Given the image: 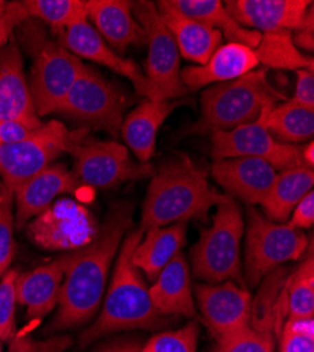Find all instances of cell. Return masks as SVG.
<instances>
[{
    "mask_svg": "<svg viewBox=\"0 0 314 352\" xmlns=\"http://www.w3.org/2000/svg\"><path fill=\"white\" fill-rule=\"evenodd\" d=\"M134 209L128 201L113 206L92 243L61 256L64 282L58 311L45 331L75 329L91 321L102 306L111 263L128 228Z\"/></svg>",
    "mask_w": 314,
    "mask_h": 352,
    "instance_id": "6da1fadb",
    "label": "cell"
},
{
    "mask_svg": "<svg viewBox=\"0 0 314 352\" xmlns=\"http://www.w3.org/2000/svg\"><path fill=\"white\" fill-rule=\"evenodd\" d=\"M230 200V196L210 186L206 172L189 155L177 154L164 161L153 175L138 230L146 232L189 220H206L213 206Z\"/></svg>",
    "mask_w": 314,
    "mask_h": 352,
    "instance_id": "7a4b0ae2",
    "label": "cell"
},
{
    "mask_svg": "<svg viewBox=\"0 0 314 352\" xmlns=\"http://www.w3.org/2000/svg\"><path fill=\"white\" fill-rule=\"evenodd\" d=\"M142 234L141 230L131 231L122 243L100 314L79 337L82 346L117 331L158 330L169 322V317L155 310L148 286L131 261Z\"/></svg>",
    "mask_w": 314,
    "mask_h": 352,
    "instance_id": "3957f363",
    "label": "cell"
},
{
    "mask_svg": "<svg viewBox=\"0 0 314 352\" xmlns=\"http://www.w3.org/2000/svg\"><path fill=\"white\" fill-rule=\"evenodd\" d=\"M268 69H255L238 79L209 86L202 95L201 119L181 130L179 137L230 131L265 117L287 100L268 79Z\"/></svg>",
    "mask_w": 314,
    "mask_h": 352,
    "instance_id": "277c9868",
    "label": "cell"
},
{
    "mask_svg": "<svg viewBox=\"0 0 314 352\" xmlns=\"http://www.w3.org/2000/svg\"><path fill=\"white\" fill-rule=\"evenodd\" d=\"M23 45L33 58L30 94L36 114L56 113L85 68L80 58L61 43L48 40L41 23L28 19L19 24Z\"/></svg>",
    "mask_w": 314,
    "mask_h": 352,
    "instance_id": "5b68a950",
    "label": "cell"
},
{
    "mask_svg": "<svg viewBox=\"0 0 314 352\" xmlns=\"http://www.w3.org/2000/svg\"><path fill=\"white\" fill-rule=\"evenodd\" d=\"M244 230L243 213L234 199L218 204L212 226L202 230L201 237L190 250L194 278L208 283L234 282L244 286L241 270Z\"/></svg>",
    "mask_w": 314,
    "mask_h": 352,
    "instance_id": "8992f818",
    "label": "cell"
},
{
    "mask_svg": "<svg viewBox=\"0 0 314 352\" xmlns=\"http://www.w3.org/2000/svg\"><path fill=\"white\" fill-rule=\"evenodd\" d=\"M245 280L258 285L268 274L284 262L299 261L307 251V237L287 223H273L254 206H247Z\"/></svg>",
    "mask_w": 314,
    "mask_h": 352,
    "instance_id": "52a82bcc",
    "label": "cell"
},
{
    "mask_svg": "<svg viewBox=\"0 0 314 352\" xmlns=\"http://www.w3.org/2000/svg\"><path fill=\"white\" fill-rule=\"evenodd\" d=\"M68 153L75 160L76 179L91 188L109 189L154 175L150 164L134 162L124 145L116 141L91 140L87 131H78Z\"/></svg>",
    "mask_w": 314,
    "mask_h": 352,
    "instance_id": "ba28073f",
    "label": "cell"
},
{
    "mask_svg": "<svg viewBox=\"0 0 314 352\" xmlns=\"http://www.w3.org/2000/svg\"><path fill=\"white\" fill-rule=\"evenodd\" d=\"M78 131L71 133L61 122L41 124L27 138L10 145H0V176L13 193L34 175L68 153Z\"/></svg>",
    "mask_w": 314,
    "mask_h": 352,
    "instance_id": "9c48e42d",
    "label": "cell"
},
{
    "mask_svg": "<svg viewBox=\"0 0 314 352\" xmlns=\"http://www.w3.org/2000/svg\"><path fill=\"white\" fill-rule=\"evenodd\" d=\"M126 109L127 98L123 92L98 71L85 65L56 113L117 137Z\"/></svg>",
    "mask_w": 314,
    "mask_h": 352,
    "instance_id": "30bf717a",
    "label": "cell"
},
{
    "mask_svg": "<svg viewBox=\"0 0 314 352\" xmlns=\"http://www.w3.org/2000/svg\"><path fill=\"white\" fill-rule=\"evenodd\" d=\"M133 14L146 33L148 56L146 78L159 100L185 96L188 89L181 79V55L177 43L164 24L157 5L147 0L133 3Z\"/></svg>",
    "mask_w": 314,
    "mask_h": 352,
    "instance_id": "8fae6325",
    "label": "cell"
},
{
    "mask_svg": "<svg viewBox=\"0 0 314 352\" xmlns=\"http://www.w3.org/2000/svg\"><path fill=\"white\" fill-rule=\"evenodd\" d=\"M99 224L82 203L56 199L27 226L30 241L48 251H75L95 240Z\"/></svg>",
    "mask_w": 314,
    "mask_h": 352,
    "instance_id": "7c38bea8",
    "label": "cell"
},
{
    "mask_svg": "<svg viewBox=\"0 0 314 352\" xmlns=\"http://www.w3.org/2000/svg\"><path fill=\"white\" fill-rule=\"evenodd\" d=\"M210 142L214 161L241 157L256 158L268 162L279 172L306 166L302 154L303 146L283 144L275 140L264 126V117L258 122L230 131L213 133Z\"/></svg>",
    "mask_w": 314,
    "mask_h": 352,
    "instance_id": "4fadbf2b",
    "label": "cell"
},
{
    "mask_svg": "<svg viewBox=\"0 0 314 352\" xmlns=\"http://www.w3.org/2000/svg\"><path fill=\"white\" fill-rule=\"evenodd\" d=\"M193 290L202 320L217 341L252 324V298L244 286L234 282L199 283Z\"/></svg>",
    "mask_w": 314,
    "mask_h": 352,
    "instance_id": "5bb4252c",
    "label": "cell"
},
{
    "mask_svg": "<svg viewBox=\"0 0 314 352\" xmlns=\"http://www.w3.org/2000/svg\"><path fill=\"white\" fill-rule=\"evenodd\" d=\"M224 6L238 24L261 34L299 32L314 23L310 0H227Z\"/></svg>",
    "mask_w": 314,
    "mask_h": 352,
    "instance_id": "9a60e30c",
    "label": "cell"
},
{
    "mask_svg": "<svg viewBox=\"0 0 314 352\" xmlns=\"http://www.w3.org/2000/svg\"><path fill=\"white\" fill-rule=\"evenodd\" d=\"M60 43L78 58H85V60L107 67L109 69L127 78L133 83L137 95L146 96L148 100H159L144 72L131 60H126L117 52H114L95 30V27L88 21V19L64 28L63 32H60Z\"/></svg>",
    "mask_w": 314,
    "mask_h": 352,
    "instance_id": "2e32d148",
    "label": "cell"
},
{
    "mask_svg": "<svg viewBox=\"0 0 314 352\" xmlns=\"http://www.w3.org/2000/svg\"><path fill=\"white\" fill-rule=\"evenodd\" d=\"M276 175V169L268 162L247 157L218 160L212 166V176L227 196L243 200L247 206L264 201Z\"/></svg>",
    "mask_w": 314,
    "mask_h": 352,
    "instance_id": "e0dca14e",
    "label": "cell"
},
{
    "mask_svg": "<svg viewBox=\"0 0 314 352\" xmlns=\"http://www.w3.org/2000/svg\"><path fill=\"white\" fill-rule=\"evenodd\" d=\"M133 3L126 0H89L87 19L106 44L119 55L131 45H147L146 33L133 14Z\"/></svg>",
    "mask_w": 314,
    "mask_h": 352,
    "instance_id": "ac0fdd59",
    "label": "cell"
},
{
    "mask_svg": "<svg viewBox=\"0 0 314 352\" xmlns=\"http://www.w3.org/2000/svg\"><path fill=\"white\" fill-rule=\"evenodd\" d=\"M79 186V181L74 172L63 164H51L33 178L24 182L13 195L16 199L14 221L17 228L32 217L41 214L61 195L74 192Z\"/></svg>",
    "mask_w": 314,
    "mask_h": 352,
    "instance_id": "d6986e66",
    "label": "cell"
},
{
    "mask_svg": "<svg viewBox=\"0 0 314 352\" xmlns=\"http://www.w3.org/2000/svg\"><path fill=\"white\" fill-rule=\"evenodd\" d=\"M258 67L260 63L254 48L238 43H227L212 54L206 64L181 71V79L189 92L238 79Z\"/></svg>",
    "mask_w": 314,
    "mask_h": 352,
    "instance_id": "ffe728a7",
    "label": "cell"
},
{
    "mask_svg": "<svg viewBox=\"0 0 314 352\" xmlns=\"http://www.w3.org/2000/svg\"><path fill=\"white\" fill-rule=\"evenodd\" d=\"M0 120L41 123L24 75L20 48L13 40L0 50Z\"/></svg>",
    "mask_w": 314,
    "mask_h": 352,
    "instance_id": "44dd1931",
    "label": "cell"
},
{
    "mask_svg": "<svg viewBox=\"0 0 314 352\" xmlns=\"http://www.w3.org/2000/svg\"><path fill=\"white\" fill-rule=\"evenodd\" d=\"M155 310L165 317H186L197 320V310L193 298L189 263L179 252L161 271L153 286L148 287Z\"/></svg>",
    "mask_w": 314,
    "mask_h": 352,
    "instance_id": "7402d4cb",
    "label": "cell"
},
{
    "mask_svg": "<svg viewBox=\"0 0 314 352\" xmlns=\"http://www.w3.org/2000/svg\"><path fill=\"white\" fill-rule=\"evenodd\" d=\"M155 5L164 24L177 43L179 55L197 65L206 64L212 54L221 45V34L178 12L168 0H161Z\"/></svg>",
    "mask_w": 314,
    "mask_h": 352,
    "instance_id": "603a6c76",
    "label": "cell"
},
{
    "mask_svg": "<svg viewBox=\"0 0 314 352\" xmlns=\"http://www.w3.org/2000/svg\"><path fill=\"white\" fill-rule=\"evenodd\" d=\"M64 282L61 256L33 271L19 274L16 279V300L27 307L28 318H41L58 306Z\"/></svg>",
    "mask_w": 314,
    "mask_h": 352,
    "instance_id": "cb8c5ba5",
    "label": "cell"
},
{
    "mask_svg": "<svg viewBox=\"0 0 314 352\" xmlns=\"http://www.w3.org/2000/svg\"><path fill=\"white\" fill-rule=\"evenodd\" d=\"M179 106V100H147L124 117L120 133L141 164H148L154 157L157 133Z\"/></svg>",
    "mask_w": 314,
    "mask_h": 352,
    "instance_id": "d4e9b609",
    "label": "cell"
},
{
    "mask_svg": "<svg viewBox=\"0 0 314 352\" xmlns=\"http://www.w3.org/2000/svg\"><path fill=\"white\" fill-rule=\"evenodd\" d=\"M131 261L147 279L155 280L161 271L181 252L186 243V223H177L146 231Z\"/></svg>",
    "mask_w": 314,
    "mask_h": 352,
    "instance_id": "484cf974",
    "label": "cell"
},
{
    "mask_svg": "<svg viewBox=\"0 0 314 352\" xmlns=\"http://www.w3.org/2000/svg\"><path fill=\"white\" fill-rule=\"evenodd\" d=\"M169 5L185 16L218 32L228 43L255 48L262 34L238 24L220 0H168Z\"/></svg>",
    "mask_w": 314,
    "mask_h": 352,
    "instance_id": "4316f807",
    "label": "cell"
},
{
    "mask_svg": "<svg viewBox=\"0 0 314 352\" xmlns=\"http://www.w3.org/2000/svg\"><path fill=\"white\" fill-rule=\"evenodd\" d=\"M313 168L299 166L280 170L275 182L261 203L265 217L273 223H287L296 204L313 190Z\"/></svg>",
    "mask_w": 314,
    "mask_h": 352,
    "instance_id": "83f0119b",
    "label": "cell"
},
{
    "mask_svg": "<svg viewBox=\"0 0 314 352\" xmlns=\"http://www.w3.org/2000/svg\"><path fill=\"white\" fill-rule=\"evenodd\" d=\"M264 126L279 142L291 145L310 142L314 135V110L291 99L284 100L264 117Z\"/></svg>",
    "mask_w": 314,
    "mask_h": 352,
    "instance_id": "f1b7e54d",
    "label": "cell"
},
{
    "mask_svg": "<svg viewBox=\"0 0 314 352\" xmlns=\"http://www.w3.org/2000/svg\"><path fill=\"white\" fill-rule=\"evenodd\" d=\"M260 65L264 68L299 71L314 69L313 58L300 52L291 32L264 33L258 45L254 48Z\"/></svg>",
    "mask_w": 314,
    "mask_h": 352,
    "instance_id": "f546056e",
    "label": "cell"
},
{
    "mask_svg": "<svg viewBox=\"0 0 314 352\" xmlns=\"http://www.w3.org/2000/svg\"><path fill=\"white\" fill-rule=\"evenodd\" d=\"M21 5L27 19L48 24L58 32L87 19L85 0H24Z\"/></svg>",
    "mask_w": 314,
    "mask_h": 352,
    "instance_id": "4dcf8cb0",
    "label": "cell"
},
{
    "mask_svg": "<svg viewBox=\"0 0 314 352\" xmlns=\"http://www.w3.org/2000/svg\"><path fill=\"white\" fill-rule=\"evenodd\" d=\"M289 318L314 317V258L313 248L287 282Z\"/></svg>",
    "mask_w": 314,
    "mask_h": 352,
    "instance_id": "1f68e13d",
    "label": "cell"
},
{
    "mask_svg": "<svg viewBox=\"0 0 314 352\" xmlns=\"http://www.w3.org/2000/svg\"><path fill=\"white\" fill-rule=\"evenodd\" d=\"M213 352H275V341L269 327L251 324L240 333L218 340Z\"/></svg>",
    "mask_w": 314,
    "mask_h": 352,
    "instance_id": "d6a6232c",
    "label": "cell"
},
{
    "mask_svg": "<svg viewBox=\"0 0 314 352\" xmlns=\"http://www.w3.org/2000/svg\"><path fill=\"white\" fill-rule=\"evenodd\" d=\"M197 340L199 324L192 320L179 330L155 334L138 352H196Z\"/></svg>",
    "mask_w": 314,
    "mask_h": 352,
    "instance_id": "836d02e7",
    "label": "cell"
},
{
    "mask_svg": "<svg viewBox=\"0 0 314 352\" xmlns=\"http://www.w3.org/2000/svg\"><path fill=\"white\" fill-rule=\"evenodd\" d=\"M13 192L0 185V274H5L14 255Z\"/></svg>",
    "mask_w": 314,
    "mask_h": 352,
    "instance_id": "e575fe53",
    "label": "cell"
},
{
    "mask_svg": "<svg viewBox=\"0 0 314 352\" xmlns=\"http://www.w3.org/2000/svg\"><path fill=\"white\" fill-rule=\"evenodd\" d=\"M279 352H314V320L289 318L282 327Z\"/></svg>",
    "mask_w": 314,
    "mask_h": 352,
    "instance_id": "d590c367",
    "label": "cell"
},
{
    "mask_svg": "<svg viewBox=\"0 0 314 352\" xmlns=\"http://www.w3.org/2000/svg\"><path fill=\"white\" fill-rule=\"evenodd\" d=\"M16 270L6 271L0 279V342L14 338V314H16Z\"/></svg>",
    "mask_w": 314,
    "mask_h": 352,
    "instance_id": "8d00e7d4",
    "label": "cell"
},
{
    "mask_svg": "<svg viewBox=\"0 0 314 352\" xmlns=\"http://www.w3.org/2000/svg\"><path fill=\"white\" fill-rule=\"evenodd\" d=\"M43 123L34 124L21 120H0V145H10L23 141Z\"/></svg>",
    "mask_w": 314,
    "mask_h": 352,
    "instance_id": "74e56055",
    "label": "cell"
},
{
    "mask_svg": "<svg viewBox=\"0 0 314 352\" xmlns=\"http://www.w3.org/2000/svg\"><path fill=\"white\" fill-rule=\"evenodd\" d=\"M293 103L314 110V72L313 69L296 71V89L291 99Z\"/></svg>",
    "mask_w": 314,
    "mask_h": 352,
    "instance_id": "f35d334b",
    "label": "cell"
},
{
    "mask_svg": "<svg viewBox=\"0 0 314 352\" xmlns=\"http://www.w3.org/2000/svg\"><path fill=\"white\" fill-rule=\"evenodd\" d=\"M314 223V193L309 192L293 209L287 224L296 230H309Z\"/></svg>",
    "mask_w": 314,
    "mask_h": 352,
    "instance_id": "ab89813d",
    "label": "cell"
},
{
    "mask_svg": "<svg viewBox=\"0 0 314 352\" xmlns=\"http://www.w3.org/2000/svg\"><path fill=\"white\" fill-rule=\"evenodd\" d=\"M25 20L28 19L24 13L21 2L8 3L5 14L0 19V41L8 43L13 33V28Z\"/></svg>",
    "mask_w": 314,
    "mask_h": 352,
    "instance_id": "60d3db41",
    "label": "cell"
},
{
    "mask_svg": "<svg viewBox=\"0 0 314 352\" xmlns=\"http://www.w3.org/2000/svg\"><path fill=\"white\" fill-rule=\"evenodd\" d=\"M141 344L134 338H119L106 345H102L95 352H138Z\"/></svg>",
    "mask_w": 314,
    "mask_h": 352,
    "instance_id": "b9f144b4",
    "label": "cell"
},
{
    "mask_svg": "<svg viewBox=\"0 0 314 352\" xmlns=\"http://www.w3.org/2000/svg\"><path fill=\"white\" fill-rule=\"evenodd\" d=\"M296 47L299 48H303V50H307V51H311L313 50V25L310 27H304L302 28V30L298 32V34L295 36L293 38Z\"/></svg>",
    "mask_w": 314,
    "mask_h": 352,
    "instance_id": "7bdbcfd3",
    "label": "cell"
},
{
    "mask_svg": "<svg viewBox=\"0 0 314 352\" xmlns=\"http://www.w3.org/2000/svg\"><path fill=\"white\" fill-rule=\"evenodd\" d=\"M10 341V352H36V342L32 338L14 337Z\"/></svg>",
    "mask_w": 314,
    "mask_h": 352,
    "instance_id": "ee69618b",
    "label": "cell"
},
{
    "mask_svg": "<svg viewBox=\"0 0 314 352\" xmlns=\"http://www.w3.org/2000/svg\"><path fill=\"white\" fill-rule=\"evenodd\" d=\"M314 144H313V141H310V142H307V145H304L303 146V161H304V164H306V166H309V168H313V162H314Z\"/></svg>",
    "mask_w": 314,
    "mask_h": 352,
    "instance_id": "f6af8a7d",
    "label": "cell"
},
{
    "mask_svg": "<svg viewBox=\"0 0 314 352\" xmlns=\"http://www.w3.org/2000/svg\"><path fill=\"white\" fill-rule=\"evenodd\" d=\"M6 8H8V2H3V0H0V19H2V16L5 14Z\"/></svg>",
    "mask_w": 314,
    "mask_h": 352,
    "instance_id": "bcb514c9",
    "label": "cell"
},
{
    "mask_svg": "<svg viewBox=\"0 0 314 352\" xmlns=\"http://www.w3.org/2000/svg\"><path fill=\"white\" fill-rule=\"evenodd\" d=\"M8 43H9V41H8ZM8 43H2V41H0V50H2Z\"/></svg>",
    "mask_w": 314,
    "mask_h": 352,
    "instance_id": "7dc6e473",
    "label": "cell"
},
{
    "mask_svg": "<svg viewBox=\"0 0 314 352\" xmlns=\"http://www.w3.org/2000/svg\"><path fill=\"white\" fill-rule=\"evenodd\" d=\"M3 342H0V352H3V345H2Z\"/></svg>",
    "mask_w": 314,
    "mask_h": 352,
    "instance_id": "c3c4849f",
    "label": "cell"
},
{
    "mask_svg": "<svg viewBox=\"0 0 314 352\" xmlns=\"http://www.w3.org/2000/svg\"><path fill=\"white\" fill-rule=\"evenodd\" d=\"M2 276H3V274H0V279H2Z\"/></svg>",
    "mask_w": 314,
    "mask_h": 352,
    "instance_id": "681fc988",
    "label": "cell"
}]
</instances>
